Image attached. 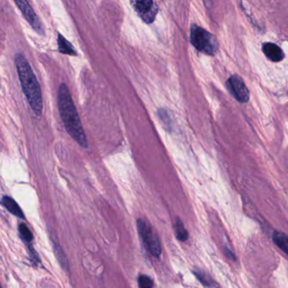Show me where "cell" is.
Returning a JSON list of instances; mask_svg holds the SVG:
<instances>
[{
	"label": "cell",
	"mask_w": 288,
	"mask_h": 288,
	"mask_svg": "<svg viewBox=\"0 0 288 288\" xmlns=\"http://www.w3.org/2000/svg\"><path fill=\"white\" fill-rule=\"evenodd\" d=\"M58 108L60 116L67 133L83 148H88L87 137L83 128L77 109L67 85L62 84L58 91Z\"/></svg>",
	"instance_id": "obj_1"
},
{
	"label": "cell",
	"mask_w": 288,
	"mask_h": 288,
	"mask_svg": "<svg viewBox=\"0 0 288 288\" xmlns=\"http://www.w3.org/2000/svg\"><path fill=\"white\" fill-rule=\"evenodd\" d=\"M160 120L168 129H171V120H170V115L165 109H160L158 111Z\"/></svg>",
	"instance_id": "obj_14"
},
{
	"label": "cell",
	"mask_w": 288,
	"mask_h": 288,
	"mask_svg": "<svg viewBox=\"0 0 288 288\" xmlns=\"http://www.w3.org/2000/svg\"><path fill=\"white\" fill-rule=\"evenodd\" d=\"M0 288H1V285H0Z\"/></svg>",
	"instance_id": "obj_17"
},
{
	"label": "cell",
	"mask_w": 288,
	"mask_h": 288,
	"mask_svg": "<svg viewBox=\"0 0 288 288\" xmlns=\"http://www.w3.org/2000/svg\"><path fill=\"white\" fill-rule=\"evenodd\" d=\"M19 9L23 14L24 17L28 23L32 26V28L39 34H43L44 31L38 17L31 8V5L29 4L28 0H15Z\"/></svg>",
	"instance_id": "obj_7"
},
{
	"label": "cell",
	"mask_w": 288,
	"mask_h": 288,
	"mask_svg": "<svg viewBox=\"0 0 288 288\" xmlns=\"http://www.w3.org/2000/svg\"><path fill=\"white\" fill-rule=\"evenodd\" d=\"M20 232H21V236L23 237V239L26 241H31L32 239V234L25 224L20 225Z\"/></svg>",
	"instance_id": "obj_16"
},
{
	"label": "cell",
	"mask_w": 288,
	"mask_h": 288,
	"mask_svg": "<svg viewBox=\"0 0 288 288\" xmlns=\"http://www.w3.org/2000/svg\"><path fill=\"white\" fill-rule=\"evenodd\" d=\"M2 203H3L4 206H6V208L8 209L9 211H11V213H13L14 215H16L21 219L25 218L21 207L18 206V204L16 203V201L13 199L9 197V196H4Z\"/></svg>",
	"instance_id": "obj_10"
},
{
	"label": "cell",
	"mask_w": 288,
	"mask_h": 288,
	"mask_svg": "<svg viewBox=\"0 0 288 288\" xmlns=\"http://www.w3.org/2000/svg\"><path fill=\"white\" fill-rule=\"evenodd\" d=\"M190 42L197 51L204 54L213 56L219 50V41L215 36L196 25L190 27Z\"/></svg>",
	"instance_id": "obj_3"
},
{
	"label": "cell",
	"mask_w": 288,
	"mask_h": 288,
	"mask_svg": "<svg viewBox=\"0 0 288 288\" xmlns=\"http://www.w3.org/2000/svg\"><path fill=\"white\" fill-rule=\"evenodd\" d=\"M137 231L141 241L143 243L144 247L149 252L151 253L155 257H159L161 255V245L157 234L154 231L152 226L142 219H138L136 222Z\"/></svg>",
	"instance_id": "obj_4"
},
{
	"label": "cell",
	"mask_w": 288,
	"mask_h": 288,
	"mask_svg": "<svg viewBox=\"0 0 288 288\" xmlns=\"http://www.w3.org/2000/svg\"><path fill=\"white\" fill-rule=\"evenodd\" d=\"M194 274L196 275V278L201 281V284L206 285L207 287H217L218 284L216 281L208 275H206V273L201 272L200 270H194Z\"/></svg>",
	"instance_id": "obj_13"
},
{
	"label": "cell",
	"mask_w": 288,
	"mask_h": 288,
	"mask_svg": "<svg viewBox=\"0 0 288 288\" xmlns=\"http://www.w3.org/2000/svg\"><path fill=\"white\" fill-rule=\"evenodd\" d=\"M273 241L280 250H282L288 256V236L281 232H275L273 234Z\"/></svg>",
	"instance_id": "obj_11"
},
{
	"label": "cell",
	"mask_w": 288,
	"mask_h": 288,
	"mask_svg": "<svg viewBox=\"0 0 288 288\" xmlns=\"http://www.w3.org/2000/svg\"><path fill=\"white\" fill-rule=\"evenodd\" d=\"M227 87L237 101L245 103L250 100V92L239 75H233L227 81Z\"/></svg>",
	"instance_id": "obj_6"
},
{
	"label": "cell",
	"mask_w": 288,
	"mask_h": 288,
	"mask_svg": "<svg viewBox=\"0 0 288 288\" xmlns=\"http://www.w3.org/2000/svg\"><path fill=\"white\" fill-rule=\"evenodd\" d=\"M16 65L24 94L34 112L37 116H41L42 111V97L41 87L36 75L31 69V65L23 55H16Z\"/></svg>",
	"instance_id": "obj_2"
},
{
	"label": "cell",
	"mask_w": 288,
	"mask_h": 288,
	"mask_svg": "<svg viewBox=\"0 0 288 288\" xmlns=\"http://www.w3.org/2000/svg\"><path fill=\"white\" fill-rule=\"evenodd\" d=\"M175 233L178 240H180L181 242H185L189 238L187 230L185 229V226L182 222L180 221V219H176V222H175Z\"/></svg>",
	"instance_id": "obj_12"
},
{
	"label": "cell",
	"mask_w": 288,
	"mask_h": 288,
	"mask_svg": "<svg viewBox=\"0 0 288 288\" xmlns=\"http://www.w3.org/2000/svg\"><path fill=\"white\" fill-rule=\"evenodd\" d=\"M131 1L134 10L142 21L148 24L154 22L159 11L155 0H131Z\"/></svg>",
	"instance_id": "obj_5"
},
{
	"label": "cell",
	"mask_w": 288,
	"mask_h": 288,
	"mask_svg": "<svg viewBox=\"0 0 288 288\" xmlns=\"http://www.w3.org/2000/svg\"><path fill=\"white\" fill-rule=\"evenodd\" d=\"M263 52L265 56L272 62H280L284 58V53L282 50L280 49V46L274 43L267 42L262 46Z\"/></svg>",
	"instance_id": "obj_8"
},
{
	"label": "cell",
	"mask_w": 288,
	"mask_h": 288,
	"mask_svg": "<svg viewBox=\"0 0 288 288\" xmlns=\"http://www.w3.org/2000/svg\"><path fill=\"white\" fill-rule=\"evenodd\" d=\"M57 44H58V51L62 54L77 56V52L75 51L72 44L61 34H58L57 36Z\"/></svg>",
	"instance_id": "obj_9"
},
{
	"label": "cell",
	"mask_w": 288,
	"mask_h": 288,
	"mask_svg": "<svg viewBox=\"0 0 288 288\" xmlns=\"http://www.w3.org/2000/svg\"><path fill=\"white\" fill-rule=\"evenodd\" d=\"M139 288H153L154 282L148 275H140L138 277Z\"/></svg>",
	"instance_id": "obj_15"
}]
</instances>
